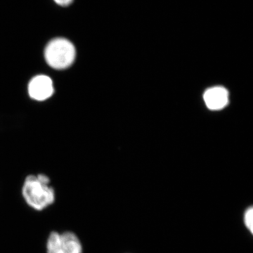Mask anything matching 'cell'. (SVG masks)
Wrapping results in <instances>:
<instances>
[{
    "instance_id": "cell-1",
    "label": "cell",
    "mask_w": 253,
    "mask_h": 253,
    "mask_svg": "<svg viewBox=\"0 0 253 253\" xmlns=\"http://www.w3.org/2000/svg\"><path fill=\"white\" fill-rule=\"evenodd\" d=\"M22 196L25 202L33 210L44 211L54 204L56 192L45 174L28 175L23 182Z\"/></svg>"
},
{
    "instance_id": "cell-2",
    "label": "cell",
    "mask_w": 253,
    "mask_h": 253,
    "mask_svg": "<svg viewBox=\"0 0 253 253\" xmlns=\"http://www.w3.org/2000/svg\"><path fill=\"white\" fill-rule=\"evenodd\" d=\"M76 58L74 44L66 38L51 40L44 49V59L50 67L64 70L71 67Z\"/></svg>"
},
{
    "instance_id": "cell-3",
    "label": "cell",
    "mask_w": 253,
    "mask_h": 253,
    "mask_svg": "<svg viewBox=\"0 0 253 253\" xmlns=\"http://www.w3.org/2000/svg\"><path fill=\"white\" fill-rule=\"evenodd\" d=\"M46 253H83L81 240L75 233L52 231L46 244Z\"/></svg>"
},
{
    "instance_id": "cell-4",
    "label": "cell",
    "mask_w": 253,
    "mask_h": 253,
    "mask_svg": "<svg viewBox=\"0 0 253 253\" xmlns=\"http://www.w3.org/2000/svg\"><path fill=\"white\" fill-rule=\"evenodd\" d=\"M54 91L52 80L44 75L35 76L28 84V94L36 101H45L52 96Z\"/></svg>"
},
{
    "instance_id": "cell-5",
    "label": "cell",
    "mask_w": 253,
    "mask_h": 253,
    "mask_svg": "<svg viewBox=\"0 0 253 253\" xmlns=\"http://www.w3.org/2000/svg\"><path fill=\"white\" fill-rule=\"evenodd\" d=\"M204 101L208 109L220 110L229 102V93L222 86H214L205 92Z\"/></svg>"
},
{
    "instance_id": "cell-6",
    "label": "cell",
    "mask_w": 253,
    "mask_h": 253,
    "mask_svg": "<svg viewBox=\"0 0 253 253\" xmlns=\"http://www.w3.org/2000/svg\"><path fill=\"white\" fill-rule=\"evenodd\" d=\"M244 223L246 229L253 234V208L250 206L244 213Z\"/></svg>"
},
{
    "instance_id": "cell-7",
    "label": "cell",
    "mask_w": 253,
    "mask_h": 253,
    "mask_svg": "<svg viewBox=\"0 0 253 253\" xmlns=\"http://www.w3.org/2000/svg\"><path fill=\"white\" fill-rule=\"evenodd\" d=\"M56 4L60 5V6H68L73 2V0H54Z\"/></svg>"
}]
</instances>
